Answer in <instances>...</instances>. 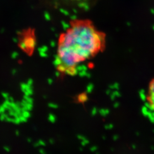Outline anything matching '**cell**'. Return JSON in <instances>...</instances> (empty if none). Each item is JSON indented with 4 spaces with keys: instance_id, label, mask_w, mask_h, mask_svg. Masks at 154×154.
<instances>
[{
    "instance_id": "obj_3",
    "label": "cell",
    "mask_w": 154,
    "mask_h": 154,
    "mask_svg": "<svg viewBox=\"0 0 154 154\" xmlns=\"http://www.w3.org/2000/svg\"><path fill=\"white\" fill-rule=\"evenodd\" d=\"M72 1H85V0H72Z\"/></svg>"
},
{
    "instance_id": "obj_1",
    "label": "cell",
    "mask_w": 154,
    "mask_h": 154,
    "mask_svg": "<svg viewBox=\"0 0 154 154\" xmlns=\"http://www.w3.org/2000/svg\"><path fill=\"white\" fill-rule=\"evenodd\" d=\"M106 46V34L91 20H75L59 38L57 66L61 72L74 74L78 66L102 53Z\"/></svg>"
},
{
    "instance_id": "obj_2",
    "label": "cell",
    "mask_w": 154,
    "mask_h": 154,
    "mask_svg": "<svg viewBox=\"0 0 154 154\" xmlns=\"http://www.w3.org/2000/svg\"><path fill=\"white\" fill-rule=\"evenodd\" d=\"M146 101L149 107L154 112V78L149 82L146 93Z\"/></svg>"
}]
</instances>
